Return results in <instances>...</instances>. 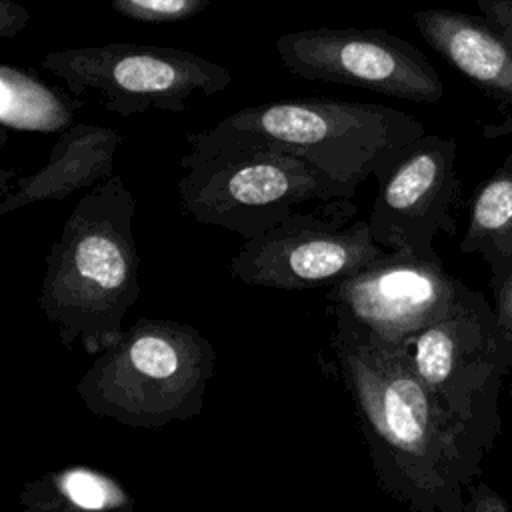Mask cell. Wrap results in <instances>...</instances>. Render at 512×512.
Returning <instances> with one entry per match:
<instances>
[{"label":"cell","instance_id":"1","mask_svg":"<svg viewBox=\"0 0 512 512\" xmlns=\"http://www.w3.org/2000/svg\"><path fill=\"white\" fill-rule=\"evenodd\" d=\"M410 114L374 102L292 98L240 108L190 132V152L276 150L308 160L340 184L382 178L424 136Z\"/></svg>","mask_w":512,"mask_h":512},{"label":"cell","instance_id":"2","mask_svg":"<svg viewBox=\"0 0 512 512\" xmlns=\"http://www.w3.org/2000/svg\"><path fill=\"white\" fill-rule=\"evenodd\" d=\"M136 200L120 176L82 196L46 256L40 304L66 338L116 340L140 294L132 220Z\"/></svg>","mask_w":512,"mask_h":512},{"label":"cell","instance_id":"3","mask_svg":"<svg viewBox=\"0 0 512 512\" xmlns=\"http://www.w3.org/2000/svg\"><path fill=\"white\" fill-rule=\"evenodd\" d=\"M178 164L186 168L176 184L184 212L244 240L266 234L306 204L352 200L356 192L308 160L276 150L188 152Z\"/></svg>","mask_w":512,"mask_h":512},{"label":"cell","instance_id":"4","mask_svg":"<svg viewBox=\"0 0 512 512\" xmlns=\"http://www.w3.org/2000/svg\"><path fill=\"white\" fill-rule=\"evenodd\" d=\"M412 344L410 360L422 384L490 450L502 428L498 400L510 374V346L494 308L466 288L458 304Z\"/></svg>","mask_w":512,"mask_h":512},{"label":"cell","instance_id":"5","mask_svg":"<svg viewBox=\"0 0 512 512\" xmlns=\"http://www.w3.org/2000/svg\"><path fill=\"white\" fill-rule=\"evenodd\" d=\"M40 66L72 94H94L120 116L146 110L182 112L194 94L212 96L232 82L228 68L188 50L108 42L48 52Z\"/></svg>","mask_w":512,"mask_h":512},{"label":"cell","instance_id":"6","mask_svg":"<svg viewBox=\"0 0 512 512\" xmlns=\"http://www.w3.org/2000/svg\"><path fill=\"white\" fill-rule=\"evenodd\" d=\"M350 210V200H338L244 240L230 260L232 276L268 288H314L360 274L388 250L374 242L366 220L346 226Z\"/></svg>","mask_w":512,"mask_h":512},{"label":"cell","instance_id":"7","mask_svg":"<svg viewBox=\"0 0 512 512\" xmlns=\"http://www.w3.org/2000/svg\"><path fill=\"white\" fill-rule=\"evenodd\" d=\"M276 52L290 74L434 104L444 86L426 56L380 28H304L282 34Z\"/></svg>","mask_w":512,"mask_h":512},{"label":"cell","instance_id":"8","mask_svg":"<svg viewBox=\"0 0 512 512\" xmlns=\"http://www.w3.org/2000/svg\"><path fill=\"white\" fill-rule=\"evenodd\" d=\"M456 142L424 134L378 178L368 228L384 250L436 256L438 232H454L452 206L458 200Z\"/></svg>","mask_w":512,"mask_h":512},{"label":"cell","instance_id":"9","mask_svg":"<svg viewBox=\"0 0 512 512\" xmlns=\"http://www.w3.org/2000/svg\"><path fill=\"white\" fill-rule=\"evenodd\" d=\"M464 290L438 256L388 250L360 274L332 286L328 296L380 340L404 344L444 318Z\"/></svg>","mask_w":512,"mask_h":512},{"label":"cell","instance_id":"10","mask_svg":"<svg viewBox=\"0 0 512 512\" xmlns=\"http://www.w3.org/2000/svg\"><path fill=\"white\" fill-rule=\"evenodd\" d=\"M122 136L106 126L76 122L60 132L48 152V162L30 176L18 178L12 192L0 200V216L46 200H64L72 192L98 186L114 174Z\"/></svg>","mask_w":512,"mask_h":512},{"label":"cell","instance_id":"11","mask_svg":"<svg viewBox=\"0 0 512 512\" xmlns=\"http://www.w3.org/2000/svg\"><path fill=\"white\" fill-rule=\"evenodd\" d=\"M414 22L434 52L512 106V48L488 22L448 8L418 10Z\"/></svg>","mask_w":512,"mask_h":512},{"label":"cell","instance_id":"12","mask_svg":"<svg viewBox=\"0 0 512 512\" xmlns=\"http://www.w3.org/2000/svg\"><path fill=\"white\" fill-rule=\"evenodd\" d=\"M72 100L34 74L10 64L0 66V122L4 128L64 132L74 126Z\"/></svg>","mask_w":512,"mask_h":512},{"label":"cell","instance_id":"13","mask_svg":"<svg viewBox=\"0 0 512 512\" xmlns=\"http://www.w3.org/2000/svg\"><path fill=\"white\" fill-rule=\"evenodd\" d=\"M462 250L482 254L494 274L512 262V170H500L476 192Z\"/></svg>","mask_w":512,"mask_h":512},{"label":"cell","instance_id":"14","mask_svg":"<svg viewBox=\"0 0 512 512\" xmlns=\"http://www.w3.org/2000/svg\"><path fill=\"white\" fill-rule=\"evenodd\" d=\"M210 2L212 0H110V8L128 20L172 24L200 14Z\"/></svg>","mask_w":512,"mask_h":512},{"label":"cell","instance_id":"15","mask_svg":"<svg viewBox=\"0 0 512 512\" xmlns=\"http://www.w3.org/2000/svg\"><path fill=\"white\" fill-rule=\"evenodd\" d=\"M62 486L66 496L84 510H102L112 504L108 484L92 472L72 470L64 476Z\"/></svg>","mask_w":512,"mask_h":512},{"label":"cell","instance_id":"16","mask_svg":"<svg viewBox=\"0 0 512 512\" xmlns=\"http://www.w3.org/2000/svg\"><path fill=\"white\" fill-rule=\"evenodd\" d=\"M496 320L512 352V262L494 274Z\"/></svg>","mask_w":512,"mask_h":512},{"label":"cell","instance_id":"17","mask_svg":"<svg viewBox=\"0 0 512 512\" xmlns=\"http://www.w3.org/2000/svg\"><path fill=\"white\" fill-rule=\"evenodd\" d=\"M462 512H512L508 502L488 484H470V498L464 502Z\"/></svg>","mask_w":512,"mask_h":512},{"label":"cell","instance_id":"18","mask_svg":"<svg viewBox=\"0 0 512 512\" xmlns=\"http://www.w3.org/2000/svg\"><path fill=\"white\" fill-rule=\"evenodd\" d=\"M488 24L512 48V0H478Z\"/></svg>","mask_w":512,"mask_h":512},{"label":"cell","instance_id":"19","mask_svg":"<svg viewBox=\"0 0 512 512\" xmlns=\"http://www.w3.org/2000/svg\"><path fill=\"white\" fill-rule=\"evenodd\" d=\"M30 22V10L12 0H0V38L8 40Z\"/></svg>","mask_w":512,"mask_h":512},{"label":"cell","instance_id":"20","mask_svg":"<svg viewBox=\"0 0 512 512\" xmlns=\"http://www.w3.org/2000/svg\"><path fill=\"white\" fill-rule=\"evenodd\" d=\"M510 374H512V352H510Z\"/></svg>","mask_w":512,"mask_h":512}]
</instances>
